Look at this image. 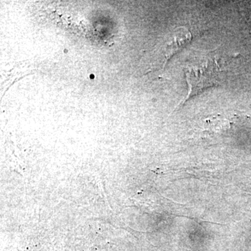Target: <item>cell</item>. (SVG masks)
Wrapping results in <instances>:
<instances>
[{"label": "cell", "instance_id": "obj_1", "mask_svg": "<svg viewBox=\"0 0 251 251\" xmlns=\"http://www.w3.org/2000/svg\"><path fill=\"white\" fill-rule=\"evenodd\" d=\"M185 77L188 86L186 100L206 89L220 85L221 70L215 57L204 56L194 59L184 66Z\"/></svg>", "mask_w": 251, "mask_h": 251}, {"label": "cell", "instance_id": "obj_2", "mask_svg": "<svg viewBox=\"0 0 251 251\" xmlns=\"http://www.w3.org/2000/svg\"><path fill=\"white\" fill-rule=\"evenodd\" d=\"M192 39V34L187 28L179 27L173 29L167 36L163 45V52L165 63L169 60L180 50L183 49Z\"/></svg>", "mask_w": 251, "mask_h": 251}]
</instances>
